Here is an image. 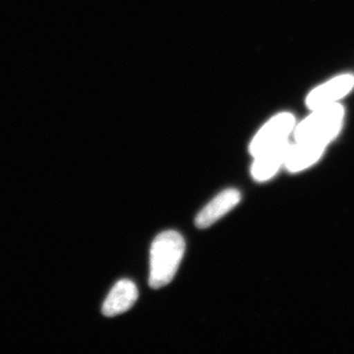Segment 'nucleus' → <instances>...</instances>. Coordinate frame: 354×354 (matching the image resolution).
I'll use <instances>...</instances> for the list:
<instances>
[{"mask_svg": "<svg viewBox=\"0 0 354 354\" xmlns=\"http://www.w3.org/2000/svg\"><path fill=\"white\" fill-rule=\"evenodd\" d=\"M185 252L183 235L174 230L156 237L151 248V288L153 290L169 285L176 276Z\"/></svg>", "mask_w": 354, "mask_h": 354, "instance_id": "1", "label": "nucleus"}, {"mask_svg": "<svg viewBox=\"0 0 354 354\" xmlns=\"http://www.w3.org/2000/svg\"><path fill=\"white\" fill-rule=\"evenodd\" d=\"M344 109L334 104L313 111L295 130V141H313L328 145L341 130Z\"/></svg>", "mask_w": 354, "mask_h": 354, "instance_id": "2", "label": "nucleus"}, {"mask_svg": "<svg viewBox=\"0 0 354 354\" xmlns=\"http://www.w3.org/2000/svg\"><path fill=\"white\" fill-rule=\"evenodd\" d=\"M295 120L291 113H281L274 115L261 128L251 141L249 146L251 156L257 157L261 153L288 141V137L295 129Z\"/></svg>", "mask_w": 354, "mask_h": 354, "instance_id": "3", "label": "nucleus"}, {"mask_svg": "<svg viewBox=\"0 0 354 354\" xmlns=\"http://www.w3.org/2000/svg\"><path fill=\"white\" fill-rule=\"evenodd\" d=\"M354 88V75L342 74L327 83L314 88L306 99L307 106L312 111L337 104Z\"/></svg>", "mask_w": 354, "mask_h": 354, "instance_id": "4", "label": "nucleus"}, {"mask_svg": "<svg viewBox=\"0 0 354 354\" xmlns=\"http://www.w3.org/2000/svg\"><path fill=\"white\" fill-rule=\"evenodd\" d=\"M241 200V192L236 189H227L214 198L211 202L200 212L197 216L196 225L199 228H207L227 215L239 204Z\"/></svg>", "mask_w": 354, "mask_h": 354, "instance_id": "5", "label": "nucleus"}, {"mask_svg": "<svg viewBox=\"0 0 354 354\" xmlns=\"http://www.w3.org/2000/svg\"><path fill=\"white\" fill-rule=\"evenodd\" d=\"M290 144L288 141L261 153L254 157L251 174L257 181H265L272 178L279 171L281 165L286 164V157L290 151Z\"/></svg>", "mask_w": 354, "mask_h": 354, "instance_id": "6", "label": "nucleus"}, {"mask_svg": "<svg viewBox=\"0 0 354 354\" xmlns=\"http://www.w3.org/2000/svg\"><path fill=\"white\" fill-rule=\"evenodd\" d=\"M138 299V290L133 281L122 279L113 286L102 305V313L106 317L120 315L128 311Z\"/></svg>", "mask_w": 354, "mask_h": 354, "instance_id": "7", "label": "nucleus"}, {"mask_svg": "<svg viewBox=\"0 0 354 354\" xmlns=\"http://www.w3.org/2000/svg\"><path fill=\"white\" fill-rule=\"evenodd\" d=\"M326 146L313 141H299L290 145L286 160V169L291 172L304 171L321 157Z\"/></svg>", "mask_w": 354, "mask_h": 354, "instance_id": "8", "label": "nucleus"}]
</instances>
